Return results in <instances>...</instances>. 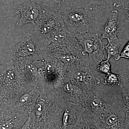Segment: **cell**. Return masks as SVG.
Returning <instances> with one entry per match:
<instances>
[{"label": "cell", "mask_w": 129, "mask_h": 129, "mask_svg": "<svg viewBox=\"0 0 129 129\" xmlns=\"http://www.w3.org/2000/svg\"><path fill=\"white\" fill-rule=\"evenodd\" d=\"M41 6L44 13L34 25L35 35L39 39H42L65 25L63 18L60 13Z\"/></svg>", "instance_id": "6"}, {"label": "cell", "mask_w": 129, "mask_h": 129, "mask_svg": "<svg viewBox=\"0 0 129 129\" xmlns=\"http://www.w3.org/2000/svg\"><path fill=\"white\" fill-rule=\"evenodd\" d=\"M120 88L122 96V107L124 110L129 109V91L121 85Z\"/></svg>", "instance_id": "23"}, {"label": "cell", "mask_w": 129, "mask_h": 129, "mask_svg": "<svg viewBox=\"0 0 129 129\" xmlns=\"http://www.w3.org/2000/svg\"><path fill=\"white\" fill-rule=\"evenodd\" d=\"M39 40L42 44L45 56H48L55 50L66 52L83 51L74 35L70 32L65 25Z\"/></svg>", "instance_id": "5"}, {"label": "cell", "mask_w": 129, "mask_h": 129, "mask_svg": "<svg viewBox=\"0 0 129 129\" xmlns=\"http://www.w3.org/2000/svg\"><path fill=\"white\" fill-rule=\"evenodd\" d=\"M124 10V21L126 22H129V3L123 6Z\"/></svg>", "instance_id": "27"}, {"label": "cell", "mask_w": 129, "mask_h": 129, "mask_svg": "<svg viewBox=\"0 0 129 129\" xmlns=\"http://www.w3.org/2000/svg\"><path fill=\"white\" fill-rule=\"evenodd\" d=\"M83 51L66 52L55 50L51 52L49 56L56 59L61 64L67 72L74 71L85 66L90 65V61L88 56L84 55Z\"/></svg>", "instance_id": "9"}, {"label": "cell", "mask_w": 129, "mask_h": 129, "mask_svg": "<svg viewBox=\"0 0 129 129\" xmlns=\"http://www.w3.org/2000/svg\"><path fill=\"white\" fill-rule=\"evenodd\" d=\"M107 40L108 43L105 45V49L107 55V59L109 60L111 57H113L115 60H119L120 58L119 49L123 40L118 37Z\"/></svg>", "instance_id": "19"}, {"label": "cell", "mask_w": 129, "mask_h": 129, "mask_svg": "<svg viewBox=\"0 0 129 129\" xmlns=\"http://www.w3.org/2000/svg\"><path fill=\"white\" fill-rule=\"evenodd\" d=\"M44 12V9L41 5L37 4L32 0H27L19 6L15 11L16 14L21 15L16 24L18 26L28 23H32L34 25Z\"/></svg>", "instance_id": "12"}, {"label": "cell", "mask_w": 129, "mask_h": 129, "mask_svg": "<svg viewBox=\"0 0 129 129\" xmlns=\"http://www.w3.org/2000/svg\"><path fill=\"white\" fill-rule=\"evenodd\" d=\"M58 4L68 9L104 7L112 8L122 6L129 0H55Z\"/></svg>", "instance_id": "11"}, {"label": "cell", "mask_w": 129, "mask_h": 129, "mask_svg": "<svg viewBox=\"0 0 129 129\" xmlns=\"http://www.w3.org/2000/svg\"><path fill=\"white\" fill-rule=\"evenodd\" d=\"M40 94V89L37 88H33L23 93L15 103V107L21 109H24L28 112H32Z\"/></svg>", "instance_id": "16"}, {"label": "cell", "mask_w": 129, "mask_h": 129, "mask_svg": "<svg viewBox=\"0 0 129 129\" xmlns=\"http://www.w3.org/2000/svg\"><path fill=\"white\" fill-rule=\"evenodd\" d=\"M124 129H129V109L125 110Z\"/></svg>", "instance_id": "28"}, {"label": "cell", "mask_w": 129, "mask_h": 129, "mask_svg": "<svg viewBox=\"0 0 129 129\" xmlns=\"http://www.w3.org/2000/svg\"><path fill=\"white\" fill-rule=\"evenodd\" d=\"M65 75L74 83L89 93L92 92L96 86L101 83L100 80L93 74L90 65L67 72Z\"/></svg>", "instance_id": "10"}, {"label": "cell", "mask_w": 129, "mask_h": 129, "mask_svg": "<svg viewBox=\"0 0 129 129\" xmlns=\"http://www.w3.org/2000/svg\"><path fill=\"white\" fill-rule=\"evenodd\" d=\"M11 108V107L6 103L0 104V119L2 117L5 113Z\"/></svg>", "instance_id": "26"}, {"label": "cell", "mask_w": 129, "mask_h": 129, "mask_svg": "<svg viewBox=\"0 0 129 129\" xmlns=\"http://www.w3.org/2000/svg\"><path fill=\"white\" fill-rule=\"evenodd\" d=\"M31 89L22 75L11 62L0 72V94L8 104H15L21 95Z\"/></svg>", "instance_id": "2"}, {"label": "cell", "mask_w": 129, "mask_h": 129, "mask_svg": "<svg viewBox=\"0 0 129 129\" xmlns=\"http://www.w3.org/2000/svg\"><path fill=\"white\" fill-rule=\"evenodd\" d=\"M85 111L83 105L68 101L61 97L57 107L50 115L49 122L56 129H73Z\"/></svg>", "instance_id": "3"}, {"label": "cell", "mask_w": 129, "mask_h": 129, "mask_svg": "<svg viewBox=\"0 0 129 129\" xmlns=\"http://www.w3.org/2000/svg\"><path fill=\"white\" fill-rule=\"evenodd\" d=\"M111 113L101 120L106 129H124L125 113L122 106L109 105Z\"/></svg>", "instance_id": "15"}, {"label": "cell", "mask_w": 129, "mask_h": 129, "mask_svg": "<svg viewBox=\"0 0 129 129\" xmlns=\"http://www.w3.org/2000/svg\"><path fill=\"white\" fill-rule=\"evenodd\" d=\"M120 57L129 59V41L120 54Z\"/></svg>", "instance_id": "25"}, {"label": "cell", "mask_w": 129, "mask_h": 129, "mask_svg": "<svg viewBox=\"0 0 129 129\" xmlns=\"http://www.w3.org/2000/svg\"><path fill=\"white\" fill-rule=\"evenodd\" d=\"M44 56L41 42L35 35L24 37L12 52L11 62L18 70L25 64Z\"/></svg>", "instance_id": "4"}, {"label": "cell", "mask_w": 129, "mask_h": 129, "mask_svg": "<svg viewBox=\"0 0 129 129\" xmlns=\"http://www.w3.org/2000/svg\"><path fill=\"white\" fill-rule=\"evenodd\" d=\"M73 129H106L99 118L85 111Z\"/></svg>", "instance_id": "18"}, {"label": "cell", "mask_w": 129, "mask_h": 129, "mask_svg": "<svg viewBox=\"0 0 129 129\" xmlns=\"http://www.w3.org/2000/svg\"><path fill=\"white\" fill-rule=\"evenodd\" d=\"M74 35L80 45L82 46L83 54H88L91 62H100L104 60L105 45L98 34L88 32Z\"/></svg>", "instance_id": "7"}, {"label": "cell", "mask_w": 129, "mask_h": 129, "mask_svg": "<svg viewBox=\"0 0 129 129\" xmlns=\"http://www.w3.org/2000/svg\"><path fill=\"white\" fill-rule=\"evenodd\" d=\"M120 75L122 78L121 85L129 91V69L124 70Z\"/></svg>", "instance_id": "24"}, {"label": "cell", "mask_w": 129, "mask_h": 129, "mask_svg": "<svg viewBox=\"0 0 129 129\" xmlns=\"http://www.w3.org/2000/svg\"><path fill=\"white\" fill-rule=\"evenodd\" d=\"M122 78L120 75L109 73L104 77L103 84L109 86H120L122 84Z\"/></svg>", "instance_id": "20"}, {"label": "cell", "mask_w": 129, "mask_h": 129, "mask_svg": "<svg viewBox=\"0 0 129 129\" xmlns=\"http://www.w3.org/2000/svg\"><path fill=\"white\" fill-rule=\"evenodd\" d=\"M28 117V113L11 108L0 119V129H19Z\"/></svg>", "instance_id": "14"}, {"label": "cell", "mask_w": 129, "mask_h": 129, "mask_svg": "<svg viewBox=\"0 0 129 129\" xmlns=\"http://www.w3.org/2000/svg\"><path fill=\"white\" fill-rule=\"evenodd\" d=\"M5 102V101L4 98L0 94V104Z\"/></svg>", "instance_id": "30"}, {"label": "cell", "mask_w": 129, "mask_h": 129, "mask_svg": "<svg viewBox=\"0 0 129 129\" xmlns=\"http://www.w3.org/2000/svg\"><path fill=\"white\" fill-rule=\"evenodd\" d=\"M118 16V12L117 10L111 11L106 23L102 28L101 39L108 40L117 37L119 25Z\"/></svg>", "instance_id": "17"}, {"label": "cell", "mask_w": 129, "mask_h": 129, "mask_svg": "<svg viewBox=\"0 0 129 129\" xmlns=\"http://www.w3.org/2000/svg\"><path fill=\"white\" fill-rule=\"evenodd\" d=\"M96 72L105 74L111 73V64L109 60H103L95 68Z\"/></svg>", "instance_id": "21"}, {"label": "cell", "mask_w": 129, "mask_h": 129, "mask_svg": "<svg viewBox=\"0 0 129 129\" xmlns=\"http://www.w3.org/2000/svg\"><path fill=\"white\" fill-rule=\"evenodd\" d=\"M112 9L104 7L75 8L60 13L68 30L74 35H80L90 32L99 16L108 13Z\"/></svg>", "instance_id": "1"}, {"label": "cell", "mask_w": 129, "mask_h": 129, "mask_svg": "<svg viewBox=\"0 0 129 129\" xmlns=\"http://www.w3.org/2000/svg\"><path fill=\"white\" fill-rule=\"evenodd\" d=\"M19 129H38L36 120L30 112L28 113L27 119Z\"/></svg>", "instance_id": "22"}, {"label": "cell", "mask_w": 129, "mask_h": 129, "mask_svg": "<svg viewBox=\"0 0 129 129\" xmlns=\"http://www.w3.org/2000/svg\"><path fill=\"white\" fill-rule=\"evenodd\" d=\"M85 112L99 118L101 120L111 113V109L101 97L92 92L89 93L84 105Z\"/></svg>", "instance_id": "13"}, {"label": "cell", "mask_w": 129, "mask_h": 129, "mask_svg": "<svg viewBox=\"0 0 129 129\" xmlns=\"http://www.w3.org/2000/svg\"><path fill=\"white\" fill-rule=\"evenodd\" d=\"M38 127V129H56L51 126L49 123L40 125Z\"/></svg>", "instance_id": "29"}, {"label": "cell", "mask_w": 129, "mask_h": 129, "mask_svg": "<svg viewBox=\"0 0 129 129\" xmlns=\"http://www.w3.org/2000/svg\"><path fill=\"white\" fill-rule=\"evenodd\" d=\"M54 88L59 95L66 101L83 106L89 93L74 83L65 75Z\"/></svg>", "instance_id": "8"}]
</instances>
